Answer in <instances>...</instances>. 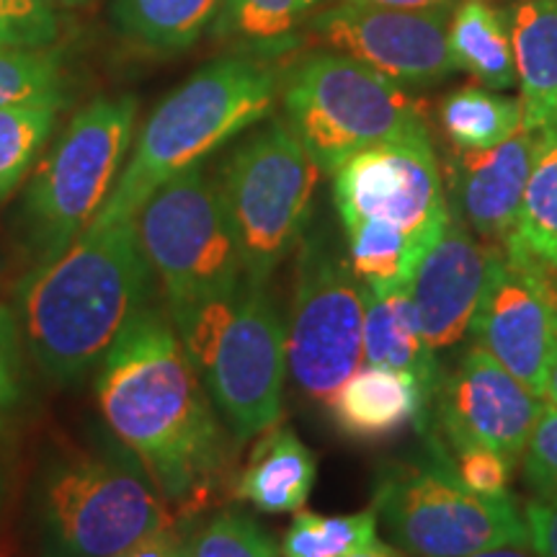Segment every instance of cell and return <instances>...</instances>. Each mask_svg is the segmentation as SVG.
<instances>
[{
  "label": "cell",
  "instance_id": "obj_1",
  "mask_svg": "<svg viewBox=\"0 0 557 557\" xmlns=\"http://www.w3.org/2000/svg\"><path fill=\"white\" fill-rule=\"evenodd\" d=\"M96 398L163 498L207 496L225 468L227 438L171 320L148 308L135 312L103 354Z\"/></svg>",
  "mask_w": 557,
  "mask_h": 557
},
{
  "label": "cell",
  "instance_id": "obj_2",
  "mask_svg": "<svg viewBox=\"0 0 557 557\" xmlns=\"http://www.w3.org/2000/svg\"><path fill=\"white\" fill-rule=\"evenodd\" d=\"M150 267L137 220L90 222L70 246L18 284L21 331L47 377L81 380L143 308Z\"/></svg>",
  "mask_w": 557,
  "mask_h": 557
},
{
  "label": "cell",
  "instance_id": "obj_3",
  "mask_svg": "<svg viewBox=\"0 0 557 557\" xmlns=\"http://www.w3.org/2000/svg\"><path fill=\"white\" fill-rule=\"evenodd\" d=\"M276 94V70L250 54H227L197 70L143 124L127 165L94 222L135 218L158 186L261 122Z\"/></svg>",
  "mask_w": 557,
  "mask_h": 557
},
{
  "label": "cell",
  "instance_id": "obj_4",
  "mask_svg": "<svg viewBox=\"0 0 557 557\" xmlns=\"http://www.w3.org/2000/svg\"><path fill=\"white\" fill-rule=\"evenodd\" d=\"M171 323L218 416L238 442L274 429L287 380V325L267 284L171 310Z\"/></svg>",
  "mask_w": 557,
  "mask_h": 557
},
{
  "label": "cell",
  "instance_id": "obj_5",
  "mask_svg": "<svg viewBox=\"0 0 557 557\" xmlns=\"http://www.w3.org/2000/svg\"><path fill=\"white\" fill-rule=\"evenodd\" d=\"M423 436L429 455L389 462L374 487L372 508L393 545L408 557H470L508 542H529L524 506L511 493H472L457 478L436 431Z\"/></svg>",
  "mask_w": 557,
  "mask_h": 557
},
{
  "label": "cell",
  "instance_id": "obj_6",
  "mask_svg": "<svg viewBox=\"0 0 557 557\" xmlns=\"http://www.w3.org/2000/svg\"><path fill=\"white\" fill-rule=\"evenodd\" d=\"M289 129L323 173L357 152L426 127L423 107L400 83L348 54L320 50L299 58L282 81Z\"/></svg>",
  "mask_w": 557,
  "mask_h": 557
},
{
  "label": "cell",
  "instance_id": "obj_7",
  "mask_svg": "<svg viewBox=\"0 0 557 557\" xmlns=\"http://www.w3.org/2000/svg\"><path fill=\"white\" fill-rule=\"evenodd\" d=\"M318 178V163L282 120L230 152L218 189L248 282L267 284L302 243Z\"/></svg>",
  "mask_w": 557,
  "mask_h": 557
},
{
  "label": "cell",
  "instance_id": "obj_8",
  "mask_svg": "<svg viewBox=\"0 0 557 557\" xmlns=\"http://www.w3.org/2000/svg\"><path fill=\"white\" fill-rule=\"evenodd\" d=\"M137 120L135 96H103L70 120L34 173L24 227L39 263L86 233L122 173Z\"/></svg>",
  "mask_w": 557,
  "mask_h": 557
},
{
  "label": "cell",
  "instance_id": "obj_9",
  "mask_svg": "<svg viewBox=\"0 0 557 557\" xmlns=\"http://www.w3.org/2000/svg\"><path fill=\"white\" fill-rule=\"evenodd\" d=\"M169 527L163 493L116 459H67L41 485V557H109Z\"/></svg>",
  "mask_w": 557,
  "mask_h": 557
},
{
  "label": "cell",
  "instance_id": "obj_10",
  "mask_svg": "<svg viewBox=\"0 0 557 557\" xmlns=\"http://www.w3.org/2000/svg\"><path fill=\"white\" fill-rule=\"evenodd\" d=\"M137 238L171 310L227 295L243 261L222 209L218 181L199 165L176 173L137 209Z\"/></svg>",
  "mask_w": 557,
  "mask_h": 557
},
{
  "label": "cell",
  "instance_id": "obj_11",
  "mask_svg": "<svg viewBox=\"0 0 557 557\" xmlns=\"http://www.w3.org/2000/svg\"><path fill=\"white\" fill-rule=\"evenodd\" d=\"M364 284L325 238L305 240L287 323V369L312 400L329 403L364 364Z\"/></svg>",
  "mask_w": 557,
  "mask_h": 557
},
{
  "label": "cell",
  "instance_id": "obj_12",
  "mask_svg": "<svg viewBox=\"0 0 557 557\" xmlns=\"http://www.w3.org/2000/svg\"><path fill=\"white\" fill-rule=\"evenodd\" d=\"M341 225L385 222L426 253L449 222L447 189L429 127L357 152L333 173Z\"/></svg>",
  "mask_w": 557,
  "mask_h": 557
},
{
  "label": "cell",
  "instance_id": "obj_13",
  "mask_svg": "<svg viewBox=\"0 0 557 557\" xmlns=\"http://www.w3.org/2000/svg\"><path fill=\"white\" fill-rule=\"evenodd\" d=\"M545 400L508 374L485 348L468 346L455 369L444 374L431 403V426L455 451L493 449L513 465L537 426Z\"/></svg>",
  "mask_w": 557,
  "mask_h": 557
},
{
  "label": "cell",
  "instance_id": "obj_14",
  "mask_svg": "<svg viewBox=\"0 0 557 557\" xmlns=\"http://www.w3.org/2000/svg\"><path fill=\"white\" fill-rule=\"evenodd\" d=\"M310 29L325 50L348 54L400 86H429L457 73L449 16L338 3L320 11Z\"/></svg>",
  "mask_w": 557,
  "mask_h": 557
},
{
  "label": "cell",
  "instance_id": "obj_15",
  "mask_svg": "<svg viewBox=\"0 0 557 557\" xmlns=\"http://www.w3.org/2000/svg\"><path fill=\"white\" fill-rule=\"evenodd\" d=\"M470 333L508 374L542 398L557 348V312L504 246L493 253Z\"/></svg>",
  "mask_w": 557,
  "mask_h": 557
},
{
  "label": "cell",
  "instance_id": "obj_16",
  "mask_svg": "<svg viewBox=\"0 0 557 557\" xmlns=\"http://www.w3.org/2000/svg\"><path fill=\"white\" fill-rule=\"evenodd\" d=\"M496 248L475 238L449 214L447 227L416 263L408 295L413 299L423 336L436 354L462 344L470 333Z\"/></svg>",
  "mask_w": 557,
  "mask_h": 557
},
{
  "label": "cell",
  "instance_id": "obj_17",
  "mask_svg": "<svg viewBox=\"0 0 557 557\" xmlns=\"http://www.w3.org/2000/svg\"><path fill=\"white\" fill-rule=\"evenodd\" d=\"M540 132L521 127L487 150H455L449 158V214L472 235L506 246L517 230L521 199L537 156Z\"/></svg>",
  "mask_w": 557,
  "mask_h": 557
},
{
  "label": "cell",
  "instance_id": "obj_18",
  "mask_svg": "<svg viewBox=\"0 0 557 557\" xmlns=\"http://www.w3.org/2000/svg\"><path fill=\"white\" fill-rule=\"evenodd\" d=\"M333 423L351 438H385L413 426L426 434L431 408L416 377L400 369L361 364L329 400Z\"/></svg>",
  "mask_w": 557,
  "mask_h": 557
},
{
  "label": "cell",
  "instance_id": "obj_19",
  "mask_svg": "<svg viewBox=\"0 0 557 557\" xmlns=\"http://www.w3.org/2000/svg\"><path fill=\"white\" fill-rule=\"evenodd\" d=\"M364 361L389 369H400L416 377L426 395L429 408L442 382V361L429 346L421 331V320L413 308L408 287L367 289L364 287Z\"/></svg>",
  "mask_w": 557,
  "mask_h": 557
},
{
  "label": "cell",
  "instance_id": "obj_20",
  "mask_svg": "<svg viewBox=\"0 0 557 557\" xmlns=\"http://www.w3.org/2000/svg\"><path fill=\"white\" fill-rule=\"evenodd\" d=\"M524 129L557 122V0H513L506 11Z\"/></svg>",
  "mask_w": 557,
  "mask_h": 557
},
{
  "label": "cell",
  "instance_id": "obj_21",
  "mask_svg": "<svg viewBox=\"0 0 557 557\" xmlns=\"http://www.w3.org/2000/svg\"><path fill=\"white\" fill-rule=\"evenodd\" d=\"M318 478V459L292 426L269 429L256 444L235 496L263 513H297L308 504Z\"/></svg>",
  "mask_w": 557,
  "mask_h": 557
},
{
  "label": "cell",
  "instance_id": "obj_22",
  "mask_svg": "<svg viewBox=\"0 0 557 557\" xmlns=\"http://www.w3.org/2000/svg\"><path fill=\"white\" fill-rule=\"evenodd\" d=\"M449 50L459 70L491 90L517 86L506 11L491 0H462L449 16Z\"/></svg>",
  "mask_w": 557,
  "mask_h": 557
},
{
  "label": "cell",
  "instance_id": "obj_23",
  "mask_svg": "<svg viewBox=\"0 0 557 557\" xmlns=\"http://www.w3.org/2000/svg\"><path fill=\"white\" fill-rule=\"evenodd\" d=\"M220 9L222 0H114V21L143 50L178 54L197 45Z\"/></svg>",
  "mask_w": 557,
  "mask_h": 557
},
{
  "label": "cell",
  "instance_id": "obj_24",
  "mask_svg": "<svg viewBox=\"0 0 557 557\" xmlns=\"http://www.w3.org/2000/svg\"><path fill=\"white\" fill-rule=\"evenodd\" d=\"M438 122L455 150H487L517 135L524 127V114L519 99L465 86L442 101Z\"/></svg>",
  "mask_w": 557,
  "mask_h": 557
},
{
  "label": "cell",
  "instance_id": "obj_25",
  "mask_svg": "<svg viewBox=\"0 0 557 557\" xmlns=\"http://www.w3.org/2000/svg\"><path fill=\"white\" fill-rule=\"evenodd\" d=\"M506 246L557 263V122L540 129L537 156L521 199L517 230Z\"/></svg>",
  "mask_w": 557,
  "mask_h": 557
},
{
  "label": "cell",
  "instance_id": "obj_26",
  "mask_svg": "<svg viewBox=\"0 0 557 557\" xmlns=\"http://www.w3.org/2000/svg\"><path fill=\"white\" fill-rule=\"evenodd\" d=\"M348 263L367 289L408 287L423 250L385 222H357L344 227Z\"/></svg>",
  "mask_w": 557,
  "mask_h": 557
},
{
  "label": "cell",
  "instance_id": "obj_27",
  "mask_svg": "<svg viewBox=\"0 0 557 557\" xmlns=\"http://www.w3.org/2000/svg\"><path fill=\"white\" fill-rule=\"evenodd\" d=\"M380 542V519L374 508L338 517L299 508L284 532L278 553L282 557H348L377 547Z\"/></svg>",
  "mask_w": 557,
  "mask_h": 557
},
{
  "label": "cell",
  "instance_id": "obj_28",
  "mask_svg": "<svg viewBox=\"0 0 557 557\" xmlns=\"http://www.w3.org/2000/svg\"><path fill=\"white\" fill-rule=\"evenodd\" d=\"M58 103L0 109V201L16 191L58 122Z\"/></svg>",
  "mask_w": 557,
  "mask_h": 557
},
{
  "label": "cell",
  "instance_id": "obj_29",
  "mask_svg": "<svg viewBox=\"0 0 557 557\" xmlns=\"http://www.w3.org/2000/svg\"><path fill=\"white\" fill-rule=\"evenodd\" d=\"M65 86L60 54L0 47V109L26 103L65 107Z\"/></svg>",
  "mask_w": 557,
  "mask_h": 557
},
{
  "label": "cell",
  "instance_id": "obj_30",
  "mask_svg": "<svg viewBox=\"0 0 557 557\" xmlns=\"http://www.w3.org/2000/svg\"><path fill=\"white\" fill-rule=\"evenodd\" d=\"M315 5L318 0H222L214 32L253 45H274L289 37Z\"/></svg>",
  "mask_w": 557,
  "mask_h": 557
},
{
  "label": "cell",
  "instance_id": "obj_31",
  "mask_svg": "<svg viewBox=\"0 0 557 557\" xmlns=\"http://www.w3.org/2000/svg\"><path fill=\"white\" fill-rule=\"evenodd\" d=\"M178 557H276V545L248 513L220 511L184 537Z\"/></svg>",
  "mask_w": 557,
  "mask_h": 557
},
{
  "label": "cell",
  "instance_id": "obj_32",
  "mask_svg": "<svg viewBox=\"0 0 557 557\" xmlns=\"http://www.w3.org/2000/svg\"><path fill=\"white\" fill-rule=\"evenodd\" d=\"M60 37V16L39 0H0V47L50 50Z\"/></svg>",
  "mask_w": 557,
  "mask_h": 557
},
{
  "label": "cell",
  "instance_id": "obj_33",
  "mask_svg": "<svg viewBox=\"0 0 557 557\" xmlns=\"http://www.w3.org/2000/svg\"><path fill=\"white\" fill-rule=\"evenodd\" d=\"M524 483L534 498H557V408H542L529 444L521 457Z\"/></svg>",
  "mask_w": 557,
  "mask_h": 557
},
{
  "label": "cell",
  "instance_id": "obj_34",
  "mask_svg": "<svg viewBox=\"0 0 557 557\" xmlns=\"http://www.w3.org/2000/svg\"><path fill=\"white\" fill-rule=\"evenodd\" d=\"M457 478L480 496H504L511 483L513 462L493 449L470 447L451 457Z\"/></svg>",
  "mask_w": 557,
  "mask_h": 557
},
{
  "label": "cell",
  "instance_id": "obj_35",
  "mask_svg": "<svg viewBox=\"0 0 557 557\" xmlns=\"http://www.w3.org/2000/svg\"><path fill=\"white\" fill-rule=\"evenodd\" d=\"M21 400V357L16 320L0 308V426L13 416Z\"/></svg>",
  "mask_w": 557,
  "mask_h": 557
},
{
  "label": "cell",
  "instance_id": "obj_36",
  "mask_svg": "<svg viewBox=\"0 0 557 557\" xmlns=\"http://www.w3.org/2000/svg\"><path fill=\"white\" fill-rule=\"evenodd\" d=\"M529 542L540 557H557V498H534L524 506Z\"/></svg>",
  "mask_w": 557,
  "mask_h": 557
},
{
  "label": "cell",
  "instance_id": "obj_37",
  "mask_svg": "<svg viewBox=\"0 0 557 557\" xmlns=\"http://www.w3.org/2000/svg\"><path fill=\"white\" fill-rule=\"evenodd\" d=\"M181 542H184V537H181L176 529L169 527L163 529V532L152 534V537L137 542V545L109 557H178Z\"/></svg>",
  "mask_w": 557,
  "mask_h": 557
},
{
  "label": "cell",
  "instance_id": "obj_38",
  "mask_svg": "<svg viewBox=\"0 0 557 557\" xmlns=\"http://www.w3.org/2000/svg\"><path fill=\"white\" fill-rule=\"evenodd\" d=\"M341 3L377 5V9L423 11V13H442V16H451V11H455L462 0H341Z\"/></svg>",
  "mask_w": 557,
  "mask_h": 557
},
{
  "label": "cell",
  "instance_id": "obj_39",
  "mask_svg": "<svg viewBox=\"0 0 557 557\" xmlns=\"http://www.w3.org/2000/svg\"><path fill=\"white\" fill-rule=\"evenodd\" d=\"M470 557H540V553L532 547V542H508V545L480 549Z\"/></svg>",
  "mask_w": 557,
  "mask_h": 557
},
{
  "label": "cell",
  "instance_id": "obj_40",
  "mask_svg": "<svg viewBox=\"0 0 557 557\" xmlns=\"http://www.w3.org/2000/svg\"><path fill=\"white\" fill-rule=\"evenodd\" d=\"M542 400H545L547 406H555V408H557V348H555L553 361H549L545 389H542Z\"/></svg>",
  "mask_w": 557,
  "mask_h": 557
},
{
  "label": "cell",
  "instance_id": "obj_41",
  "mask_svg": "<svg viewBox=\"0 0 557 557\" xmlns=\"http://www.w3.org/2000/svg\"><path fill=\"white\" fill-rule=\"evenodd\" d=\"M348 557H408V555H406V553H400L398 547H389V545H385V542H380L377 547L364 549V553L348 555Z\"/></svg>",
  "mask_w": 557,
  "mask_h": 557
},
{
  "label": "cell",
  "instance_id": "obj_42",
  "mask_svg": "<svg viewBox=\"0 0 557 557\" xmlns=\"http://www.w3.org/2000/svg\"><path fill=\"white\" fill-rule=\"evenodd\" d=\"M39 3L50 5V9H81V5H88L90 0H39Z\"/></svg>",
  "mask_w": 557,
  "mask_h": 557
}]
</instances>
